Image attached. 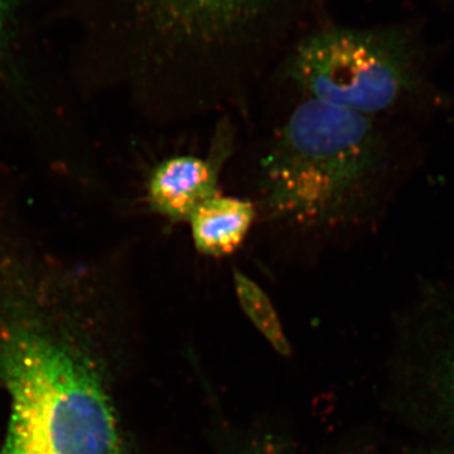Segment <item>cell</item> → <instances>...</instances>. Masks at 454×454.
<instances>
[{"label": "cell", "instance_id": "obj_1", "mask_svg": "<svg viewBox=\"0 0 454 454\" xmlns=\"http://www.w3.org/2000/svg\"><path fill=\"white\" fill-rule=\"evenodd\" d=\"M103 82L154 124L243 106L328 0H88Z\"/></svg>", "mask_w": 454, "mask_h": 454}, {"label": "cell", "instance_id": "obj_2", "mask_svg": "<svg viewBox=\"0 0 454 454\" xmlns=\"http://www.w3.org/2000/svg\"><path fill=\"white\" fill-rule=\"evenodd\" d=\"M247 186L255 230L277 262L313 267L365 226L389 152L375 116L315 100L283 104L254 146Z\"/></svg>", "mask_w": 454, "mask_h": 454}, {"label": "cell", "instance_id": "obj_3", "mask_svg": "<svg viewBox=\"0 0 454 454\" xmlns=\"http://www.w3.org/2000/svg\"><path fill=\"white\" fill-rule=\"evenodd\" d=\"M0 313L9 396L0 454H127L100 376L31 315L25 262L0 265Z\"/></svg>", "mask_w": 454, "mask_h": 454}, {"label": "cell", "instance_id": "obj_4", "mask_svg": "<svg viewBox=\"0 0 454 454\" xmlns=\"http://www.w3.org/2000/svg\"><path fill=\"white\" fill-rule=\"evenodd\" d=\"M411 82L402 42L328 20L289 47L260 91H273L283 104L315 100L380 118L404 98Z\"/></svg>", "mask_w": 454, "mask_h": 454}, {"label": "cell", "instance_id": "obj_5", "mask_svg": "<svg viewBox=\"0 0 454 454\" xmlns=\"http://www.w3.org/2000/svg\"><path fill=\"white\" fill-rule=\"evenodd\" d=\"M238 149V130L229 114L221 116L205 154L179 153L163 158L145 175L143 200L154 216L176 225L220 193V181Z\"/></svg>", "mask_w": 454, "mask_h": 454}, {"label": "cell", "instance_id": "obj_6", "mask_svg": "<svg viewBox=\"0 0 454 454\" xmlns=\"http://www.w3.org/2000/svg\"><path fill=\"white\" fill-rule=\"evenodd\" d=\"M258 212L252 200L223 193L206 200L191 215L193 247L200 255L223 259L238 253L255 230Z\"/></svg>", "mask_w": 454, "mask_h": 454}, {"label": "cell", "instance_id": "obj_7", "mask_svg": "<svg viewBox=\"0 0 454 454\" xmlns=\"http://www.w3.org/2000/svg\"><path fill=\"white\" fill-rule=\"evenodd\" d=\"M232 282L236 300L244 315L277 354L283 357H291V342L268 293L252 277L236 267L232 269Z\"/></svg>", "mask_w": 454, "mask_h": 454}, {"label": "cell", "instance_id": "obj_8", "mask_svg": "<svg viewBox=\"0 0 454 454\" xmlns=\"http://www.w3.org/2000/svg\"><path fill=\"white\" fill-rule=\"evenodd\" d=\"M232 454H289L283 439L277 435L256 434L247 438Z\"/></svg>", "mask_w": 454, "mask_h": 454}, {"label": "cell", "instance_id": "obj_9", "mask_svg": "<svg viewBox=\"0 0 454 454\" xmlns=\"http://www.w3.org/2000/svg\"><path fill=\"white\" fill-rule=\"evenodd\" d=\"M442 394L448 411L454 417V337L447 349L441 373Z\"/></svg>", "mask_w": 454, "mask_h": 454}, {"label": "cell", "instance_id": "obj_10", "mask_svg": "<svg viewBox=\"0 0 454 454\" xmlns=\"http://www.w3.org/2000/svg\"><path fill=\"white\" fill-rule=\"evenodd\" d=\"M12 3L11 0H0V57L8 49L11 35Z\"/></svg>", "mask_w": 454, "mask_h": 454}, {"label": "cell", "instance_id": "obj_11", "mask_svg": "<svg viewBox=\"0 0 454 454\" xmlns=\"http://www.w3.org/2000/svg\"><path fill=\"white\" fill-rule=\"evenodd\" d=\"M444 454H454V450H450V452H447V453H444Z\"/></svg>", "mask_w": 454, "mask_h": 454}]
</instances>
